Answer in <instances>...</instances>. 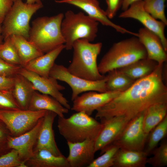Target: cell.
<instances>
[{
    "label": "cell",
    "instance_id": "6da1fadb",
    "mask_svg": "<svg viewBox=\"0 0 167 167\" xmlns=\"http://www.w3.org/2000/svg\"><path fill=\"white\" fill-rule=\"evenodd\" d=\"M164 64H158L151 74L136 80L127 89L97 109L95 119L122 116L131 120L153 105L167 103V88L162 76Z\"/></svg>",
    "mask_w": 167,
    "mask_h": 167
},
{
    "label": "cell",
    "instance_id": "7a4b0ae2",
    "mask_svg": "<svg viewBox=\"0 0 167 167\" xmlns=\"http://www.w3.org/2000/svg\"><path fill=\"white\" fill-rule=\"evenodd\" d=\"M147 57L144 47L137 37L134 36L114 43L101 59L98 68L104 75Z\"/></svg>",
    "mask_w": 167,
    "mask_h": 167
},
{
    "label": "cell",
    "instance_id": "3957f363",
    "mask_svg": "<svg viewBox=\"0 0 167 167\" xmlns=\"http://www.w3.org/2000/svg\"><path fill=\"white\" fill-rule=\"evenodd\" d=\"M102 46L101 42L92 43L83 39L73 44L72 59L67 68L71 74L93 81L102 79L105 76L99 71L97 59Z\"/></svg>",
    "mask_w": 167,
    "mask_h": 167
},
{
    "label": "cell",
    "instance_id": "277c9868",
    "mask_svg": "<svg viewBox=\"0 0 167 167\" xmlns=\"http://www.w3.org/2000/svg\"><path fill=\"white\" fill-rule=\"evenodd\" d=\"M64 14L38 17L32 22L28 40L43 54L64 44L61 30Z\"/></svg>",
    "mask_w": 167,
    "mask_h": 167
},
{
    "label": "cell",
    "instance_id": "5b68a950",
    "mask_svg": "<svg viewBox=\"0 0 167 167\" xmlns=\"http://www.w3.org/2000/svg\"><path fill=\"white\" fill-rule=\"evenodd\" d=\"M57 127L60 134L67 142L76 143L87 139L96 140L103 124L81 111L67 118L58 116Z\"/></svg>",
    "mask_w": 167,
    "mask_h": 167
},
{
    "label": "cell",
    "instance_id": "8992f818",
    "mask_svg": "<svg viewBox=\"0 0 167 167\" xmlns=\"http://www.w3.org/2000/svg\"><path fill=\"white\" fill-rule=\"evenodd\" d=\"M98 24V22L82 12L66 11L61 24L65 49H72L74 43L79 39H84L91 42L94 41L97 36Z\"/></svg>",
    "mask_w": 167,
    "mask_h": 167
},
{
    "label": "cell",
    "instance_id": "52a82bcc",
    "mask_svg": "<svg viewBox=\"0 0 167 167\" xmlns=\"http://www.w3.org/2000/svg\"><path fill=\"white\" fill-rule=\"evenodd\" d=\"M43 7L42 3L28 4L21 0L13 2L2 23L4 40L13 35L21 36L28 39L30 19Z\"/></svg>",
    "mask_w": 167,
    "mask_h": 167
},
{
    "label": "cell",
    "instance_id": "ba28073f",
    "mask_svg": "<svg viewBox=\"0 0 167 167\" xmlns=\"http://www.w3.org/2000/svg\"><path fill=\"white\" fill-rule=\"evenodd\" d=\"M49 76L57 80L65 82L70 87L72 90V101L84 92L93 91L103 92L107 91L106 76L100 80L90 81L75 75L71 73L67 68L64 66L55 63L50 71Z\"/></svg>",
    "mask_w": 167,
    "mask_h": 167
},
{
    "label": "cell",
    "instance_id": "9c48e42d",
    "mask_svg": "<svg viewBox=\"0 0 167 167\" xmlns=\"http://www.w3.org/2000/svg\"><path fill=\"white\" fill-rule=\"evenodd\" d=\"M46 111L0 110V119L5 124L11 135L16 137L32 129L44 117Z\"/></svg>",
    "mask_w": 167,
    "mask_h": 167
},
{
    "label": "cell",
    "instance_id": "30bf717a",
    "mask_svg": "<svg viewBox=\"0 0 167 167\" xmlns=\"http://www.w3.org/2000/svg\"><path fill=\"white\" fill-rule=\"evenodd\" d=\"M145 111L142 112L131 120L112 143L120 149L144 151L148 135L144 133L143 129Z\"/></svg>",
    "mask_w": 167,
    "mask_h": 167
},
{
    "label": "cell",
    "instance_id": "8fae6325",
    "mask_svg": "<svg viewBox=\"0 0 167 167\" xmlns=\"http://www.w3.org/2000/svg\"><path fill=\"white\" fill-rule=\"evenodd\" d=\"M121 18H131L140 22L144 27L157 35L160 38L165 50L167 51V39L165 35L167 26L164 22L154 18L144 9L143 0L135 2L119 15Z\"/></svg>",
    "mask_w": 167,
    "mask_h": 167
},
{
    "label": "cell",
    "instance_id": "7c38bea8",
    "mask_svg": "<svg viewBox=\"0 0 167 167\" xmlns=\"http://www.w3.org/2000/svg\"><path fill=\"white\" fill-rule=\"evenodd\" d=\"M19 73L31 83L35 91L52 96L66 108L71 109L68 101L60 92L65 89V87L59 84L57 79L50 76L48 77L41 76L22 67Z\"/></svg>",
    "mask_w": 167,
    "mask_h": 167
},
{
    "label": "cell",
    "instance_id": "4fadbf2b",
    "mask_svg": "<svg viewBox=\"0 0 167 167\" xmlns=\"http://www.w3.org/2000/svg\"><path fill=\"white\" fill-rule=\"evenodd\" d=\"M59 3H66L75 6L83 11L88 16L104 26L110 27L122 34L128 33L137 36V33L128 30L112 22L100 6L97 0H56Z\"/></svg>",
    "mask_w": 167,
    "mask_h": 167
},
{
    "label": "cell",
    "instance_id": "5bb4252c",
    "mask_svg": "<svg viewBox=\"0 0 167 167\" xmlns=\"http://www.w3.org/2000/svg\"><path fill=\"white\" fill-rule=\"evenodd\" d=\"M130 120L122 116L101 120L103 127L95 141L96 152L99 151H102L112 144L120 135Z\"/></svg>",
    "mask_w": 167,
    "mask_h": 167
},
{
    "label": "cell",
    "instance_id": "9a60e30c",
    "mask_svg": "<svg viewBox=\"0 0 167 167\" xmlns=\"http://www.w3.org/2000/svg\"><path fill=\"white\" fill-rule=\"evenodd\" d=\"M121 92L108 91L98 93L93 91H89L79 96L74 100L71 109L76 112H84L90 116L95 110L109 102Z\"/></svg>",
    "mask_w": 167,
    "mask_h": 167
},
{
    "label": "cell",
    "instance_id": "2e32d148",
    "mask_svg": "<svg viewBox=\"0 0 167 167\" xmlns=\"http://www.w3.org/2000/svg\"><path fill=\"white\" fill-rule=\"evenodd\" d=\"M43 117L29 131L17 136H10L7 139L6 142L9 147L17 150L22 161L24 163L33 154L34 148Z\"/></svg>",
    "mask_w": 167,
    "mask_h": 167
},
{
    "label": "cell",
    "instance_id": "e0dca14e",
    "mask_svg": "<svg viewBox=\"0 0 167 167\" xmlns=\"http://www.w3.org/2000/svg\"><path fill=\"white\" fill-rule=\"evenodd\" d=\"M57 115L53 111H46L38 132L33 152L43 149L56 156L63 155L55 142L53 129V123Z\"/></svg>",
    "mask_w": 167,
    "mask_h": 167
},
{
    "label": "cell",
    "instance_id": "ac0fdd59",
    "mask_svg": "<svg viewBox=\"0 0 167 167\" xmlns=\"http://www.w3.org/2000/svg\"><path fill=\"white\" fill-rule=\"evenodd\" d=\"M95 141L87 139L76 143L67 142L69 154L66 158L70 167H88L94 159Z\"/></svg>",
    "mask_w": 167,
    "mask_h": 167
},
{
    "label": "cell",
    "instance_id": "d6986e66",
    "mask_svg": "<svg viewBox=\"0 0 167 167\" xmlns=\"http://www.w3.org/2000/svg\"><path fill=\"white\" fill-rule=\"evenodd\" d=\"M137 33V37L146 51L147 58L156 62L158 64L166 62L167 60L166 52L160 37L145 27L140 28Z\"/></svg>",
    "mask_w": 167,
    "mask_h": 167
},
{
    "label": "cell",
    "instance_id": "ffe728a7",
    "mask_svg": "<svg viewBox=\"0 0 167 167\" xmlns=\"http://www.w3.org/2000/svg\"><path fill=\"white\" fill-rule=\"evenodd\" d=\"M64 49V44L61 45L31 61L24 68L41 76L48 77L55 60Z\"/></svg>",
    "mask_w": 167,
    "mask_h": 167
},
{
    "label": "cell",
    "instance_id": "44dd1931",
    "mask_svg": "<svg viewBox=\"0 0 167 167\" xmlns=\"http://www.w3.org/2000/svg\"><path fill=\"white\" fill-rule=\"evenodd\" d=\"M27 167H70L63 155L56 156L45 149L33 152L32 156L25 162Z\"/></svg>",
    "mask_w": 167,
    "mask_h": 167
},
{
    "label": "cell",
    "instance_id": "7402d4cb",
    "mask_svg": "<svg viewBox=\"0 0 167 167\" xmlns=\"http://www.w3.org/2000/svg\"><path fill=\"white\" fill-rule=\"evenodd\" d=\"M28 109L32 111L45 110L53 111L59 117H64L69 109L52 96L35 91L30 101Z\"/></svg>",
    "mask_w": 167,
    "mask_h": 167
},
{
    "label": "cell",
    "instance_id": "603a6c76",
    "mask_svg": "<svg viewBox=\"0 0 167 167\" xmlns=\"http://www.w3.org/2000/svg\"><path fill=\"white\" fill-rule=\"evenodd\" d=\"M31 83L19 73L14 76V84L11 91L21 109H28L32 95L35 91Z\"/></svg>",
    "mask_w": 167,
    "mask_h": 167
},
{
    "label": "cell",
    "instance_id": "cb8c5ba5",
    "mask_svg": "<svg viewBox=\"0 0 167 167\" xmlns=\"http://www.w3.org/2000/svg\"><path fill=\"white\" fill-rule=\"evenodd\" d=\"M148 156L144 151L119 148L115 156L113 167H145Z\"/></svg>",
    "mask_w": 167,
    "mask_h": 167
},
{
    "label": "cell",
    "instance_id": "d4e9b609",
    "mask_svg": "<svg viewBox=\"0 0 167 167\" xmlns=\"http://www.w3.org/2000/svg\"><path fill=\"white\" fill-rule=\"evenodd\" d=\"M9 37L17 52L22 67L31 61L44 54L23 36L13 35Z\"/></svg>",
    "mask_w": 167,
    "mask_h": 167
},
{
    "label": "cell",
    "instance_id": "484cf974",
    "mask_svg": "<svg viewBox=\"0 0 167 167\" xmlns=\"http://www.w3.org/2000/svg\"><path fill=\"white\" fill-rule=\"evenodd\" d=\"M158 65L156 62L146 58L139 60L125 67L118 69L136 81L151 74Z\"/></svg>",
    "mask_w": 167,
    "mask_h": 167
},
{
    "label": "cell",
    "instance_id": "4316f807",
    "mask_svg": "<svg viewBox=\"0 0 167 167\" xmlns=\"http://www.w3.org/2000/svg\"><path fill=\"white\" fill-rule=\"evenodd\" d=\"M167 103L153 105L146 110L143 120L144 133L148 135L150 131L166 116Z\"/></svg>",
    "mask_w": 167,
    "mask_h": 167
},
{
    "label": "cell",
    "instance_id": "83f0119b",
    "mask_svg": "<svg viewBox=\"0 0 167 167\" xmlns=\"http://www.w3.org/2000/svg\"><path fill=\"white\" fill-rule=\"evenodd\" d=\"M106 76L107 91L124 92L129 88L135 81L118 69L109 71Z\"/></svg>",
    "mask_w": 167,
    "mask_h": 167
},
{
    "label": "cell",
    "instance_id": "f1b7e54d",
    "mask_svg": "<svg viewBox=\"0 0 167 167\" xmlns=\"http://www.w3.org/2000/svg\"><path fill=\"white\" fill-rule=\"evenodd\" d=\"M167 134V115L148 135L144 151L148 156L157 147L159 143Z\"/></svg>",
    "mask_w": 167,
    "mask_h": 167
},
{
    "label": "cell",
    "instance_id": "f546056e",
    "mask_svg": "<svg viewBox=\"0 0 167 167\" xmlns=\"http://www.w3.org/2000/svg\"><path fill=\"white\" fill-rule=\"evenodd\" d=\"M119 148L112 143L101 152L102 155L93 161L88 167H113L115 156Z\"/></svg>",
    "mask_w": 167,
    "mask_h": 167
},
{
    "label": "cell",
    "instance_id": "4dcf8cb0",
    "mask_svg": "<svg viewBox=\"0 0 167 167\" xmlns=\"http://www.w3.org/2000/svg\"><path fill=\"white\" fill-rule=\"evenodd\" d=\"M0 58L9 64L22 67L17 52L9 37L0 45Z\"/></svg>",
    "mask_w": 167,
    "mask_h": 167
},
{
    "label": "cell",
    "instance_id": "1f68e13d",
    "mask_svg": "<svg viewBox=\"0 0 167 167\" xmlns=\"http://www.w3.org/2000/svg\"><path fill=\"white\" fill-rule=\"evenodd\" d=\"M166 0H143L145 10L154 18L158 19L167 25L165 14V3Z\"/></svg>",
    "mask_w": 167,
    "mask_h": 167
},
{
    "label": "cell",
    "instance_id": "d6a6232c",
    "mask_svg": "<svg viewBox=\"0 0 167 167\" xmlns=\"http://www.w3.org/2000/svg\"><path fill=\"white\" fill-rule=\"evenodd\" d=\"M153 156L147 158V164L153 167H162L167 165V141H163L160 146L153 151Z\"/></svg>",
    "mask_w": 167,
    "mask_h": 167
},
{
    "label": "cell",
    "instance_id": "836d02e7",
    "mask_svg": "<svg viewBox=\"0 0 167 167\" xmlns=\"http://www.w3.org/2000/svg\"><path fill=\"white\" fill-rule=\"evenodd\" d=\"M0 167H27L23 162L18 151L12 149L0 156Z\"/></svg>",
    "mask_w": 167,
    "mask_h": 167
},
{
    "label": "cell",
    "instance_id": "e575fe53",
    "mask_svg": "<svg viewBox=\"0 0 167 167\" xmlns=\"http://www.w3.org/2000/svg\"><path fill=\"white\" fill-rule=\"evenodd\" d=\"M21 109L15 99L11 90H0V110Z\"/></svg>",
    "mask_w": 167,
    "mask_h": 167
},
{
    "label": "cell",
    "instance_id": "d590c367",
    "mask_svg": "<svg viewBox=\"0 0 167 167\" xmlns=\"http://www.w3.org/2000/svg\"><path fill=\"white\" fill-rule=\"evenodd\" d=\"M22 67L9 64L0 58V75L7 77H14L19 73Z\"/></svg>",
    "mask_w": 167,
    "mask_h": 167
},
{
    "label": "cell",
    "instance_id": "8d00e7d4",
    "mask_svg": "<svg viewBox=\"0 0 167 167\" xmlns=\"http://www.w3.org/2000/svg\"><path fill=\"white\" fill-rule=\"evenodd\" d=\"M123 0H106L107 8L105 11L109 19L114 18L118 11L121 8Z\"/></svg>",
    "mask_w": 167,
    "mask_h": 167
},
{
    "label": "cell",
    "instance_id": "74e56055",
    "mask_svg": "<svg viewBox=\"0 0 167 167\" xmlns=\"http://www.w3.org/2000/svg\"><path fill=\"white\" fill-rule=\"evenodd\" d=\"M12 0H0V23L2 24L5 15L11 7Z\"/></svg>",
    "mask_w": 167,
    "mask_h": 167
},
{
    "label": "cell",
    "instance_id": "f35d334b",
    "mask_svg": "<svg viewBox=\"0 0 167 167\" xmlns=\"http://www.w3.org/2000/svg\"><path fill=\"white\" fill-rule=\"evenodd\" d=\"M14 84V77L0 75V90H11Z\"/></svg>",
    "mask_w": 167,
    "mask_h": 167
},
{
    "label": "cell",
    "instance_id": "ab89813d",
    "mask_svg": "<svg viewBox=\"0 0 167 167\" xmlns=\"http://www.w3.org/2000/svg\"><path fill=\"white\" fill-rule=\"evenodd\" d=\"M10 136L12 135L9 130L4 123L0 119V141L6 142L7 139Z\"/></svg>",
    "mask_w": 167,
    "mask_h": 167
},
{
    "label": "cell",
    "instance_id": "60d3db41",
    "mask_svg": "<svg viewBox=\"0 0 167 167\" xmlns=\"http://www.w3.org/2000/svg\"><path fill=\"white\" fill-rule=\"evenodd\" d=\"M11 149L8 146L6 142L0 141V156L9 152Z\"/></svg>",
    "mask_w": 167,
    "mask_h": 167
},
{
    "label": "cell",
    "instance_id": "b9f144b4",
    "mask_svg": "<svg viewBox=\"0 0 167 167\" xmlns=\"http://www.w3.org/2000/svg\"><path fill=\"white\" fill-rule=\"evenodd\" d=\"M141 0H123L121 7L122 10L123 11L126 10L133 3Z\"/></svg>",
    "mask_w": 167,
    "mask_h": 167
},
{
    "label": "cell",
    "instance_id": "7bdbcfd3",
    "mask_svg": "<svg viewBox=\"0 0 167 167\" xmlns=\"http://www.w3.org/2000/svg\"><path fill=\"white\" fill-rule=\"evenodd\" d=\"M26 2L28 4L42 3L41 0H26Z\"/></svg>",
    "mask_w": 167,
    "mask_h": 167
},
{
    "label": "cell",
    "instance_id": "ee69618b",
    "mask_svg": "<svg viewBox=\"0 0 167 167\" xmlns=\"http://www.w3.org/2000/svg\"><path fill=\"white\" fill-rule=\"evenodd\" d=\"M2 24L0 23V45L3 43L4 40L2 36Z\"/></svg>",
    "mask_w": 167,
    "mask_h": 167
},
{
    "label": "cell",
    "instance_id": "f6af8a7d",
    "mask_svg": "<svg viewBox=\"0 0 167 167\" xmlns=\"http://www.w3.org/2000/svg\"><path fill=\"white\" fill-rule=\"evenodd\" d=\"M12 1H13V2H14L16 1H18V0H12Z\"/></svg>",
    "mask_w": 167,
    "mask_h": 167
},
{
    "label": "cell",
    "instance_id": "bcb514c9",
    "mask_svg": "<svg viewBox=\"0 0 167 167\" xmlns=\"http://www.w3.org/2000/svg\"></svg>",
    "mask_w": 167,
    "mask_h": 167
}]
</instances>
